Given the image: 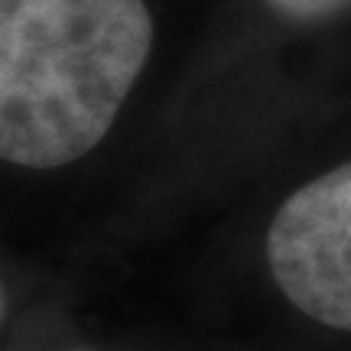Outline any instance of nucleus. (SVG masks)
<instances>
[{"mask_svg": "<svg viewBox=\"0 0 351 351\" xmlns=\"http://www.w3.org/2000/svg\"><path fill=\"white\" fill-rule=\"evenodd\" d=\"M150 52L147 0H0V163L59 169L91 153Z\"/></svg>", "mask_w": 351, "mask_h": 351, "instance_id": "1", "label": "nucleus"}, {"mask_svg": "<svg viewBox=\"0 0 351 351\" xmlns=\"http://www.w3.org/2000/svg\"><path fill=\"white\" fill-rule=\"evenodd\" d=\"M263 254L293 309L351 335V160L289 192L270 218Z\"/></svg>", "mask_w": 351, "mask_h": 351, "instance_id": "2", "label": "nucleus"}, {"mask_svg": "<svg viewBox=\"0 0 351 351\" xmlns=\"http://www.w3.org/2000/svg\"><path fill=\"white\" fill-rule=\"evenodd\" d=\"M351 0H267V7L293 23H315L345 10Z\"/></svg>", "mask_w": 351, "mask_h": 351, "instance_id": "3", "label": "nucleus"}]
</instances>
